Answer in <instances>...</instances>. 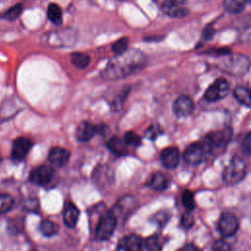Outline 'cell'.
<instances>
[{
	"mask_svg": "<svg viewBox=\"0 0 251 251\" xmlns=\"http://www.w3.org/2000/svg\"><path fill=\"white\" fill-rule=\"evenodd\" d=\"M71 61L75 67L78 69H83L89 64L90 58L85 53L77 52V53H73L71 55Z\"/></svg>",
	"mask_w": 251,
	"mask_h": 251,
	"instance_id": "cell-25",
	"label": "cell"
},
{
	"mask_svg": "<svg viewBox=\"0 0 251 251\" xmlns=\"http://www.w3.org/2000/svg\"><path fill=\"white\" fill-rule=\"evenodd\" d=\"M142 238L136 234L124 236L118 243L117 251H140Z\"/></svg>",
	"mask_w": 251,
	"mask_h": 251,
	"instance_id": "cell-15",
	"label": "cell"
},
{
	"mask_svg": "<svg viewBox=\"0 0 251 251\" xmlns=\"http://www.w3.org/2000/svg\"><path fill=\"white\" fill-rule=\"evenodd\" d=\"M124 141L127 146H139L141 144V137L133 131H127L124 135Z\"/></svg>",
	"mask_w": 251,
	"mask_h": 251,
	"instance_id": "cell-30",
	"label": "cell"
},
{
	"mask_svg": "<svg viewBox=\"0 0 251 251\" xmlns=\"http://www.w3.org/2000/svg\"><path fill=\"white\" fill-rule=\"evenodd\" d=\"M55 172L50 166L41 165L34 168L29 175V180L33 184L39 186H45L49 184L54 178Z\"/></svg>",
	"mask_w": 251,
	"mask_h": 251,
	"instance_id": "cell-10",
	"label": "cell"
},
{
	"mask_svg": "<svg viewBox=\"0 0 251 251\" xmlns=\"http://www.w3.org/2000/svg\"><path fill=\"white\" fill-rule=\"evenodd\" d=\"M75 32L74 30H57L49 32L45 35V42L52 47H62L72 45L75 41Z\"/></svg>",
	"mask_w": 251,
	"mask_h": 251,
	"instance_id": "cell-9",
	"label": "cell"
},
{
	"mask_svg": "<svg viewBox=\"0 0 251 251\" xmlns=\"http://www.w3.org/2000/svg\"><path fill=\"white\" fill-rule=\"evenodd\" d=\"M39 230L44 236H52L57 233V226L50 220H42L39 224Z\"/></svg>",
	"mask_w": 251,
	"mask_h": 251,
	"instance_id": "cell-26",
	"label": "cell"
},
{
	"mask_svg": "<svg viewBox=\"0 0 251 251\" xmlns=\"http://www.w3.org/2000/svg\"><path fill=\"white\" fill-rule=\"evenodd\" d=\"M70 158V152L61 147H53L48 153L49 162L56 167H64Z\"/></svg>",
	"mask_w": 251,
	"mask_h": 251,
	"instance_id": "cell-17",
	"label": "cell"
},
{
	"mask_svg": "<svg viewBox=\"0 0 251 251\" xmlns=\"http://www.w3.org/2000/svg\"><path fill=\"white\" fill-rule=\"evenodd\" d=\"M148 185L154 190L162 191L168 188V186L170 185V179L165 174L158 172L151 176Z\"/></svg>",
	"mask_w": 251,
	"mask_h": 251,
	"instance_id": "cell-19",
	"label": "cell"
},
{
	"mask_svg": "<svg viewBox=\"0 0 251 251\" xmlns=\"http://www.w3.org/2000/svg\"><path fill=\"white\" fill-rule=\"evenodd\" d=\"M179 251H201V250L198 247H196L194 244H186Z\"/></svg>",
	"mask_w": 251,
	"mask_h": 251,
	"instance_id": "cell-37",
	"label": "cell"
},
{
	"mask_svg": "<svg viewBox=\"0 0 251 251\" xmlns=\"http://www.w3.org/2000/svg\"><path fill=\"white\" fill-rule=\"evenodd\" d=\"M194 110V104L187 95L178 96L173 103V112L178 118H185L191 115Z\"/></svg>",
	"mask_w": 251,
	"mask_h": 251,
	"instance_id": "cell-13",
	"label": "cell"
},
{
	"mask_svg": "<svg viewBox=\"0 0 251 251\" xmlns=\"http://www.w3.org/2000/svg\"><path fill=\"white\" fill-rule=\"evenodd\" d=\"M247 0H224L225 9L230 14H238L245 8Z\"/></svg>",
	"mask_w": 251,
	"mask_h": 251,
	"instance_id": "cell-24",
	"label": "cell"
},
{
	"mask_svg": "<svg viewBox=\"0 0 251 251\" xmlns=\"http://www.w3.org/2000/svg\"><path fill=\"white\" fill-rule=\"evenodd\" d=\"M246 176V164L238 156L232 157L223 172V180L228 185L239 183Z\"/></svg>",
	"mask_w": 251,
	"mask_h": 251,
	"instance_id": "cell-4",
	"label": "cell"
},
{
	"mask_svg": "<svg viewBox=\"0 0 251 251\" xmlns=\"http://www.w3.org/2000/svg\"><path fill=\"white\" fill-rule=\"evenodd\" d=\"M33 143L31 140L25 137H18L13 141L11 157L14 161L24 160L30 151Z\"/></svg>",
	"mask_w": 251,
	"mask_h": 251,
	"instance_id": "cell-12",
	"label": "cell"
},
{
	"mask_svg": "<svg viewBox=\"0 0 251 251\" xmlns=\"http://www.w3.org/2000/svg\"><path fill=\"white\" fill-rule=\"evenodd\" d=\"M117 222L118 220L115 212H112V211L103 212L100 215L97 226H96V229H95L96 238L99 240H106L110 238L117 226Z\"/></svg>",
	"mask_w": 251,
	"mask_h": 251,
	"instance_id": "cell-5",
	"label": "cell"
},
{
	"mask_svg": "<svg viewBox=\"0 0 251 251\" xmlns=\"http://www.w3.org/2000/svg\"><path fill=\"white\" fill-rule=\"evenodd\" d=\"M239 227V222L236 216L230 212H224L218 222V230L221 235L226 237H230L236 233Z\"/></svg>",
	"mask_w": 251,
	"mask_h": 251,
	"instance_id": "cell-7",
	"label": "cell"
},
{
	"mask_svg": "<svg viewBox=\"0 0 251 251\" xmlns=\"http://www.w3.org/2000/svg\"><path fill=\"white\" fill-rule=\"evenodd\" d=\"M127 46H128V39L126 37H123L114 42V44L112 45V49L116 55H119L126 52L127 50Z\"/></svg>",
	"mask_w": 251,
	"mask_h": 251,
	"instance_id": "cell-31",
	"label": "cell"
},
{
	"mask_svg": "<svg viewBox=\"0 0 251 251\" xmlns=\"http://www.w3.org/2000/svg\"><path fill=\"white\" fill-rule=\"evenodd\" d=\"M146 64V56L137 49H127L126 52L112 58L101 72L105 80H117L140 71Z\"/></svg>",
	"mask_w": 251,
	"mask_h": 251,
	"instance_id": "cell-1",
	"label": "cell"
},
{
	"mask_svg": "<svg viewBox=\"0 0 251 251\" xmlns=\"http://www.w3.org/2000/svg\"><path fill=\"white\" fill-rule=\"evenodd\" d=\"M13 205H14V199L11 195L6 193L0 194V215L10 211Z\"/></svg>",
	"mask_w": 251,
	"mask_h": 251,
	"instance_id": "cell-28",
	"label": "cell"
},
{
	"mask_svg": "<svg viewBox=\"0 0 251 251\" xmlns=\"http://www.w3.org/2000/svg\"><path fill=\"white\" fill-rule=\"evenodd\" d=\"M241 148L246 155H251V131L244 136L241 143Z\"/></svg>",
	"mask_w": 251,
	"mask_h": 251,
	"instance_id": "cell-35",
	"label": "cell"
},
{
	"mask_svg": "<svg viewBox=\"0 0 251 251\" xmlns=\"http://www.w3.org/2000/svg\"><path fill=\"white\" fill-rule=\"evenodd\" d=\"M229 91V84L224 77L216 79L205 91L204 98L209 102H217L224 99Z\"/></svg>",
	"mask_w": 251,
	"mask_h": 251,
	"instance_id": "cell-8",
	"label": "cell"
},
{
	"mask_svg": "<svg viewBox=\"0 0 251 251\" xmlns=\"http://www.w3.org/2000/svg\"><path fill=\"white\" fill-rule=\"evenodd\" d=\"M194 225V218L190 211L184 212L180 217V226L183 228H190Z\"/></svg>",
	"mask_w": 251,
	"mask_h": 251,
	"instance_id": "cell-32",
	"label": "cell"
},
{
	"mask_svg": "<svg viewBox=\"0 0 251 251\" xmlns=\"http://www.w3.org/2000/svg\"><path fill=\"white\" fill-rule=\"evenodd\" d=\"M79 218V210L78 208L72 202H68L65 205L64 212H63V219L64 224L70 227L73 228L76 226Z\"/></svg>",
	"mask_w": 251,
	"mask_h": 251,
	"instance_id": "cell-18",
	"label": "cell"
},
{
	"mask_svg": "<svg viewBox=\"0 0 251 251\" xmlns=\"http://www.w3.org/2000/svg\"><path fill=\"white\" fill-rule=\"evenodd\" d=\"M47 16L48 19L51 23H53L55 25H59L62 24V19H63V13L61 8L55 4V3H50L47 9Z\"/></svg>",
	"mask_w": 251,
	"mask_h": 251,
	"instance_id": "cell-22",
	"label": "cell"
},
{
	"mask_svg": "<svg viewBox=\"0 0 251 251\" xmlns=\"http://www.w3.org/2000/svg\"><path fill=\"white\" fill-rule=\"evenodd\" d=\"M120 1H123V0H120Z\"/></svg>",
	"mask_w": 251,
	"mask_h": 251,
	"instance_id": "cell-39",
	"label": "cell"
},
{
	"mask_svg": "<svg viewBox=\"0 0 251 251\" xmlns=\"http://www.w3.org/2000/svg\"><path fill=\"white\" fill-rule=\"evenodd\" d=\"M22 11H23L22 4H17L15 6L9 8L8 10H6L3 13L2 18L7 21H15L22 14Z\"/></svg>",
	"mask_w": 251,
	"mask_h": 251,
	"instance_id": "cell-29",
	"label": "cell"
},
{
	"mask_svg": "<svg viewBox=\"0 0 251 251\" xmlns=\"http://www.w3.org/2000/svg\"><path fill=\"white\" fill-rule=\"evenodd\" d=\"M223 57L224 59L220 62L219 68L231 75H242L249 69L250 61L243 55L228 54Z\"/></svg>",
	"mask_w": 251,
	"mask_h": 251,
	"instance_id": "cell-2",
	"label": "cell"
},
{
	"mask_svg": "<svg viewBox=\"0 0 251 251\" xmlns=\"http://www.w3.org/2000/svg\"><path fill=\"white\" fill-rule=\"evenodd\" d=\"M140 251H161V243L158 236L151 235L142 239Z\"/></svg>",
	"mask_w": 251,
	"mask_h": 251,
	"instance_id": "cell-23",
	"label": "cell"
},
{
	"mask_svg": "<svg viewBox=\"0 0 251 251\" xmlns=\"http://www.w3.org/2000/svg\"><path fill=\"white\" fill-rule=\"evenodd\" d=\"M230 250V244L226 239H218L213 243L212 251H229Z\"/></svg>",
	"mask_w": 251,
	"mask_h": 251,
	"instance_id": "cell-33",
	"label": "cell"
},
{
	"mask_svg": "<svg viewBox=\"0 0 251 251\" xmlns=\"http://www.w3.org/2000/svg\"><path fill=\"white\" fill-rule=\"evenodd\" d=\"M181 202L183 206L185 207L186 211H192L195 208V200H194V194L191 190L185 189L183 190L181 194Z\"/></svg>",
	"mask_w": 251,
	"mask_h": 251,
	"instance_id": "cell-27",
	"label": "cell"
},
{
	"mask_svg": "<svg viewBox=\"0 0 251 251\" xmlns=\"http://www.w3.org/2000/svg\"><path fill=\"white\" fill-rule=\"evenodd\" d=\"M247 1H249V2H250V3H251V0H247Z\"/></svg>",
	"mask_w": 251,
	"mask_h": 251,
	"instance_id": "cell-38",
	"label": "cell"
},
{
	"mask_svg": "<svg viewBox=\"0 0 251 251\" xmlns=\"http://www.w3.org/2000/svg\"><path fill=\"white\" fill-rule=\"evenodd\" d=\"M98 130V126L92 125L90 122H81L75 129V137L78 141L86 142L90 140Z\"/></svg>",
	"mask_w": 251,
	"mask_h": 251,
	"instance_id": "cell-16",
	"label": "cell"
},
{
	"mask_svg": "<svg viewBox=\"0 0 251 251\" xmlns=\"http://www.w3.org/2000/svg\"><path fill=\"white\" fill-rule=\"evenodd\" d=\"M107 146L112 153L118 156H124L127 154V145L126 144L124 139H121L117 136L110 138L107 142Z\"/></svg>",
	"mask_w": 251,
	"mask_h": 251,
	"instance_id": "cell-20",
	"label": "cell"
},
{
	"mask_svg": "<svg viewBox=\"0 0 251 251\" xmlns=\"http://www.w3.org/2000/svg\"><path fill=\"white\" fill-rule=\"evenodd\" d=\"M205 154H206V150L203 144L199 142H194L189 144L185 148L182 156L185 163L192 166H196L204 160Z\"/></svg>",
	"mask_w": 251,
	"mask_h": 251,
	"instance_id": "cell-11",
	"label": "cell"
},
{
	"mask_svg": "<svg viewBox=\"0 0 251 251\" xmlns=\"http://www.w3.org/2000/svg\"><path fill=\"white\" fill-rule=\"evenodd\" d=\"M233 97L241 105L251 107V88L245 86H237L233 89Z\"/></svg>",
	"mask_w": 251,
	"mask_h": 251,
	"instance_id": "cell-21",
	"label": "cell"
},
{
	"mask_svg": "<svg viewBox=\"0 0 251 251\" xmlns=\"http://www.w3.org/2000/svg\"><path fill=\"white\" fill-rule=\"evenodd\" d=\"M213 34H214V28L213 27H206L203 31V37L205 39H211L213 37Z\"/></svg>",
	"mask_w": 251,
	"mask_h": 251,
	"instance_id": "cell-36",
	"label": "cell"
},
{
	"mask_svg": "<svg viewBox=\"0 0 251 251\" xmlns=\"http://www.w3.org/2000/svg\"><path fill=\"white\" fill-rule=\"evenodd\" d=\"M161 133H162V130L158 126H151L146 129L144 135L146 138L150 140H155Z\"/></svg>",
	"mask_w": 251,
	"mask_h": 251,
	"instance_id": "cell-34",
	"label": "cell"
},
{
	"mask_svg": "<svg viewBox=\"0 0 251 251\" xmlns=\"http://www.w3.org/2000/svg\"><path fill=\"white\" fill-rule=\"evenodd\" d=\"M232 131L229 127L224 129H218L209 132L204 137V142L202 143L206 152H213L215 150L225 149L231 139Z\"/></svg>",
	"mask_w": 251,
	"mask_h": 251,
	"instance_id": "cell-3",
	"label": "cell"
},
{
	"mask_svg": "<svg viewBox=\"0 0 251 251\" xmlns=\"http://www.w3.org/2000/svg\"><path fill=\"white\" fill-rule=\"evenodd\" d=\"M162 11L170 18H184L189 13L187 0H163Z\"/></svg>",
	"mask_w": 251,
	"mask_h": 251,
	"instance_id": "cell-6",
	"label": "cell"
},
{
	"mask_svg": "<svg viewBox=\"0 0 251 251\" xmlns=\"http://www.w3.org/2000/svg\"><path fill=\"white\" fill-rule=\"evenodd\" d=\"M160 159L165 168L175 169L179 163V151L174 146L167 147L162 150Z\"/></svg>",
	"mask_w": 251,
	"mask_h": 251,
	"instance_id": "cell-14",
	"label": "cell"
}]
</instances>
